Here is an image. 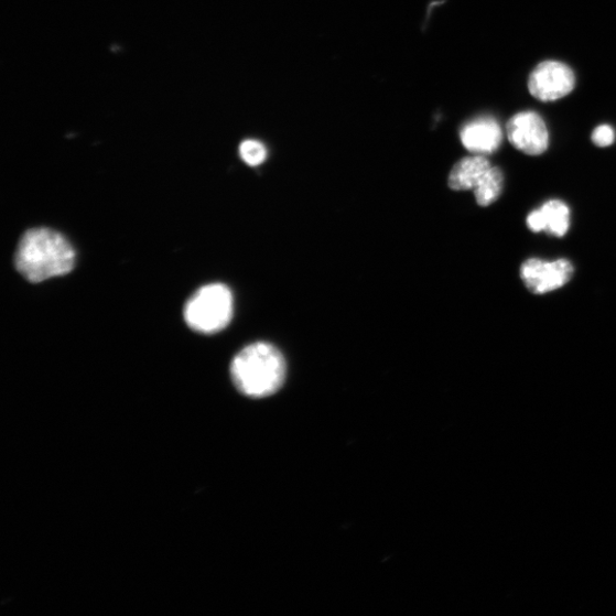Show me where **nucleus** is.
I'll use <instances>...</instances> for the list:
<instances>
[{
	"mask_svg": "<svg viewBox=\"0 0 616 616\" xmlns=\"http://www.w3.org/2000/svg\"><path fill=\"white\" fill-rule=\"evenodd\" d=\"M239 151L242 160L251 167L263 164L268 155L266 147L253 140L242 142Z\"/></svg>",
	"mask_w": 616,
	"mask_h": 616,
	"instance_id": "9b49d317",
	"label": "nucleus"
},
{
	"mask_svg": "<svg viewBox=\"0 0 616 616\" xmlns=\"http://www.w3.org/2000/svg\"><path fill=\"white\" fill-rule=\"evenodd\" d=\"M504 173L499 167H493L482 184L474 190L476 202L482 207L496 203L502 193Z\"/></svg>",
	"mask_w": 616,
	"mask_h": 616,
	"instance_id": "9d476101",
	"label": "nucleus"
},
{
	"mask_svg": "<svg viewBox=\"0 0 616 616\" xmlns=\"http://www.w3.org/2000/svg\"><path fill=\"white\" fill-rule=\"evenodd\" d=\"M575 75L568 64L544 61L529 78V91L541 102H554L573 91Z\"/></svg>",
	"mask_w": 616,
	"mask_h": 616,
	"instance_id": "20e7f679",
	"label": "nucleus"
},
{
	"mask_svg": "<svg viewBox=\"0 0 616 616\" xmlns=\"http://www.w3.org/2000/svg\"><path fill=\"white\" fill-rule=\"evenodd\" d=\"M509 142L528 155H540L549 147V133L544 120L533 111L515 115L507 123Z\"/></svg>",
	"mask_w": 616,
	"mask_h": 616,
	"instance_id": "423d86ee",
	"label": "nucleus"
},
{
	"mask_svg": "<svg viewBox=\"0 0 616 616\" xmlns=\"http://www.w3.org/2000/svg\"><path fill=\"white\" fill-rule=\"evenodd\" d=\"M543 218V233L563 238L570 229L571 212L561 201L547 202L540 209Z\"/></svg>",
	"mask_w": 616,
	"mask_h": 616,
	"instance_id": "1a4fd4ad",
	"label": "nucleus"
},
{
	"mask_svg": "<svg viewBox=\"0 0 616 616\" xmlns=\"http://www.w3.org/2000/svg\"><path fill=\"white\" fill-rule=\"evenodd\" d=\"M615 132L612 126L601 125L593 133V142L599 148H606L614 143Z\"/></svg>",
	"mask_w": 616,
	"mask_h": 616,
	"instance_id": "f8f14e48",
	"label": "nucleus"
},
{
	"mask_svg": "<svg viewBox=\"0 0 616 616\" xmlns=\"http://www.w3.org/2000/svg\"><path fill=\"white\" fill-rule=\"evenodd\" d=\"M233 381L240 393L252 399L275 395L282 387L287 365L282 353L269 343H253L233 360Z\"/></svg>",
	"mask_w": 616,
	"mask_h": 616,
	"instance_id": "f03ea898",
	"label": "nucleus"
},
{
	"mask_svg": "<svg viewBox=\"0 0 616 616\" xmlns=\"http://www.w3.org/2000/svg\"><path fill=\"white\" fill-rule=\"evenodd\" d=\"M528 228L534 233L540 234L543 233V218L540 210L532 212L527 219Z\"/></svg>",
	"mask_w": 616,
	"mask_h": 616,
	"instance_id": "ddd939ff",
	"label": "nucleus"
},
{
	"mask_svg": "<svg viewBox=\"0 0 616 616\" xmlns=\"http://www.w3.org/2000/svg\"><path fill=\"white\" fill-rule=\"evenodd\" d=\"M494 166L484 155L466 156L453 166L449 175V186L453 191H474Z\"/></svg>",
	"mask_w": 616,
	"mask_h": 616,
	"instance_id": "6e6552de",
	"label": "nucleus"
},
{
	"mask_svg": "<svg viewBox=\"0 0 616 616\" xmlns=\"http://www.w3.org/2000/svg\"><path fill=\"white\" fill-rule=\"evenodd\" d=\"M464 147L474 154L496 152L504 140L499 122L491 117H480L467 122L461 132Z\"/></svg>",
	"mask_w": 616,
	"mask_h": 616,
	"instance_id": "0eeeda50",
	"label": "nucleus"
},
{
	"mask_svg": "<svg viewBox=\"0 0 616 616\" xmlns=\"http://www.w3.org/2000/svg\"><path fill=\"white\" fill-rule=\"evenodd\" d=\"M574 268L568 259L548 262L540 258H530L521 267V279L534 295H544L569 283Z\"/></svg>",
	"mask_w": 616,
	"mask_h": 616,
	"instance_id": "39448f33",
	"label": "nucleus"
},
{
	"mask_svg": "<svg viewBox=\"0 0 616 616\" xmlns=\"http://www.w3.org/2000/svg\"><path fill=\"white\" fill-rule=\"evenodd\" d=\"M76 252L61 234L36 228L26 231L18 246L14 264L17 271L31 283H41L71 273Z\"/></svg>",
	"mask_w": 616,
	"mask_h": 616,
	"instance_id": "f257e3e1",
	"label": "nucleus"
},
{
	"mask_svg": "<svg viewBox=\"0 0 616 616\" xmlns=\"http://www.w3.org/2000/svg\"><path fill=\"white\" fill-rule=\"evenodd\" d=\"M234 316V295L228 285L212 283L201 288L186 303L184 318L196 333L214 335L229 326Z\"/></svg>",
	"mask_w": 616,
	"mask_h": 616,
	"instance_id": "7ed1b4c3",
	"label": "nucleus"
}]
</instances>
